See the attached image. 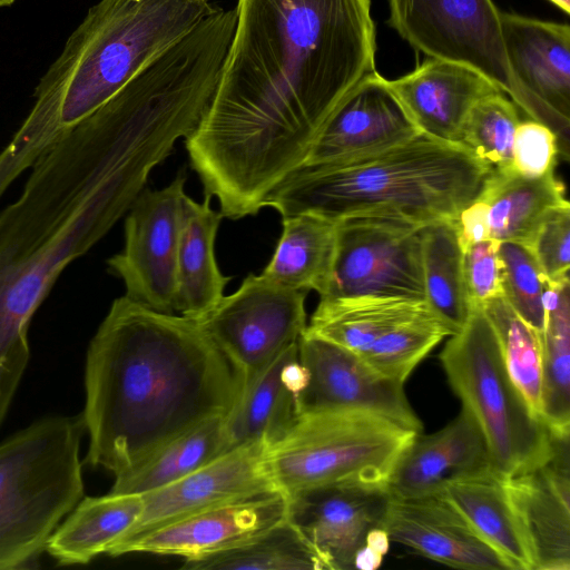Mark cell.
Listing matches in <instances>:
<instances>
[{
    "label": "cell",
    "mask_w": 570,
    "mask_h": 570,
    "mask_svg": "<svg viewBox=\"0 0 570 570\" xmlns=\"http://www.w3.org/2000/svg\"><path fill=\"white\" fill-rule=\"evenodd\" d=\"M206 111L185 138L223 217L239 219L304 164L347 95L375 71L371 0H237Z\"/></svg>",
    "instance_id": "cell-1"
},
{
    "label": "cell",
    "mask_w": 570,
    "mask_h": 570,
    "mask_svg": "<svg viewBox=\"0 0 570 570\" xmlns=\"http://www.w3.org/2000/svg\"><path fill=\"white\" fill-rule=\"evenodd\" d=\"M160 159L141 120L102 106L33 163L0 210V423L27 367L32 316L63 269L131 207Z\"/></svg>",
    "instance_id": "cell-2"
},
{
    "label": "cell",
    "mask_w": 570,
    "mask_h": 570,
    "mask_svg": "<svg viewBox=\"0 0 570 570\" xmlns=\"http://www.w3.org/2000/svg\"><path fill=\"white\" fill-rule=\"evenodd\" d=\"M85 387L87 460L118 476L194 428L228 416L244 382L200 321L124 295L90 341Z\"/></svg>",
    "instance_id": "cell-3"
},
{
    "label": "cell",
    "mask_w": 570,
    "mask_h": 570,
    "mask_svg": "<svg viewBox=\"0 0 570 570\" xmlns=\"http://www.w3.org/2000/svg\"><path fill=\"white\" fill-rule=\"evenodd\" d=\"M217 9L214 0H100L91 7L0 153V193Z\"/></svg>",
    "instance_id": "cell-4"
},
{
    "label": "cell",
    "mask_w": 570,
    "mask_h": 570,
    "mask_svg": "<svg viewBox=\"0 0 570 570\" xmlns=\"http://www.w3.org/2000/svg\"><path fill=\"white\" fill-rule=\"evenodd\" d=\"M492 167L460 144L419 134L345 160L303 165L265 199L282 217L384 218L419 227L454 220Z\"/></svg>",
    "instance_id": "cell-5"
},
{
    "label": "cell",
    "mask_w": 570,
    "mask_h": 570,
    "mask_svg": "<svg viewBox=\"0 0 570 570\" xmlns=\"http://www.w3.org/2000/svg\"><path fill=\"white\" fill-rule=\"evenodd\" d=\"M82 417L42 419L0 443V569L26 566L81 500Z\"/></svg>",
    "instance_id": "cell-6"
},
{
    "label": "cell",
    "mask_w": 570,
    "mask_h": 570,
    "mask_svg": "<svg viewBox=\"0 0 570 570\" xmlns=\"http://www.w3.org/2000/svg\"><path fill=\"white\" fill-rule=\"evenodd\" d=\"M448 381L479 425L492 468L509 478L540 466L552 436L509 376L493 328L479 306L440 353Z\"/></svg>",
    "instance_id": "cell-7"
},
{
    "label": "cell",
    "mask_w": 570,
    "mask_h": 570,
    "mask_svg": "<svg viewBox=\"0 0 570 570\" xmlns=\"http://www.w3.org/2000/svg\"><path fill=\"white\" fill-rule=\"evenodd\" d=\"M417 433L360 411L301 414L266 452L276 489L287 500L314 488L357 482L383 485Z\"/></svg>",
    "instance_id": "cell-8"
},
{
    "label": "cell",
    "mask_w": 570,
    "mask_h": 570,
    "mask_svg": "<svg viewBox=\"0 0 570 570\" xmlns=\"http://www.w3.org/2000/svg\"><path fill=\"white\" fill-rule=\"evenodd\" d=\"M387 1L390 24L416 51L476 70L529 116V100L507 58L501 11L492 0Z\"/></svg>",
    "instance_id": "cell-9"
},
{
    "label": "cell",
    "mask_w": 570,
    "mask_h": 570,
    "mask_svg": "<svg viewBox=\"0 0 570 570\" xmlns=\"http://www.w3.org/2000/svg\"><path fill=\"white\" fill-rule=\"evenodd\" d=\"M424 301L421 227L394 219L337 222L330 279L320 299Z\"/></svg>",
    "instance_id": "cell-10"
},
{
    "label": "cell",
    "mask_w": 570,
    "mask_h": 570,
    "mask_svg": "<svg viewBox=\"0 0 570 570\" xmlns=\"http://www.w3.org/2000/svg\"><path fill=\"white\" fill-rule=\"evenodd\" d=\"M306 294L263 274H249L236 292L199 320L239 370L244 391L306 331Z\"/></svg>",
    "instance_id": "cell-11"
},
{
    "label": "cell",
    "mask_w": 570,
    "mask_h": 570,
    "mask_svg": "<svg viewBox=\"0 0 570 570\" xmlns=\"http://www.w3.org/2000/svg\"><path fill=\"white\" fill-rule=\"evenodd\" d=\"M185 181L179 174L168 186L139 194L125 220L124 249L107 261L128 298L166 314L175 312Z\"/></svg>",
    "instance_id": "cell-12"
},
{
    "label": "cell",
    "mask_w": 570,
    "mask_h": 570,
    "mask_svg": "<svg viewBox=\"0 0 570 570\" xmlns=\"http://www.w3.org/2000/svg\"><path fill=\"white\" fill-rule=\"evenodd\" d=\"M298 360L308 371L307 385L297 396L299 415L368 412L423 432L403 383L381 376L354 352L305 331L298 341Z\"/></svg>",
    "instance_id": "cell-13"
},
{
    "label": "cell",
    "mask_w": 570,
    "mask_h": 570,
    "mask_svg": "<svg viewBox=\"0 0 570 570\" xmlns=\"http://www.w3.org/2000/svg\"><path fill=\"white\" fill-rule=\"evenodd\" d=\"M267 449L261 442L238 446L173 483L141 494L140 517L107 553L120 556L131 541L216 505L278 491L268 473Z\"/></svg>",
    "instance_id": "cell-14"
},
{
    "label": "cell",
    "mask_w": 570,
    "mask_h": 570,
    "mask_svg": "<svg viewBox=\"0 0 570 570\" xmlns=\"http://www.w3.org/2000/svg\"><path fill=\"white\" fill-rule=\"evenodd\" d=\"M507 58L529 105V116L549 126L568 149L570 28L501 12Z\"/></svg>",
    "instance_id": "cell-15"
},
{
    "label": "cell",
    "mask_w": 570,
    "mask_h": 570,
    "mask_svg": "<svg viewBox=\"0 0 570 570\" xmlns=\"http://www.w3.org/2000/svg\"><path fill=\"white\" fill-rule=\"evenodd\" d=\"M279 491L230 501L165 527L128 543L121 554L146 552L185 560L219 553L249 542L288 517Z\"/></svg>",
    "instance_id": "cell-16"
},
{
    "label": "cell",
    "mask_w": 570,
    "mask_h": 570,
    "mask_svg": "<svg viewBox=\"0 0 570 570\" xmlns=\"http://www.w3.org/2000/svg\"><path fill=\"white\" fill-rule=\"evenodd\" d=\"M569 444L556 443L538 468L505 478L533 570L570 569Z\"/></svg>",
    "instance_id": "cell-17"
},
{
    "label": "cell",
    "mask_w": 570,
    "mask_h": 570,
    "mask_svg": "<svg viewBox=\"0 0 570 570\" xmlns=\"http://www.w3.org/2000/svg\"><path fill=\"white\" fill-rule=\"evenodd\" d=\"M390 498L383 485L330 484L288 499V517L333 570H345L353 568V556L366 533L381 527Z\"/></svg>",
    "instance_id": "cell-18"
},
{
    "label": "cell",
    "mask_w": 570,
    "mask_h": 570,
    "mask_svg": "<svg viewBox=\"0 0 570 570\" xmlns=\"http://www.w3.org/2000/svg\"><path fill=\"white\" fill-rule=\"evenodd\" d=\"M419 134L390 89L387 79L375 70L363 78L333 112L303 165L350 159Z\"/></svg>",
    "instance_id": "cell-19"
},
{
    "label": "cell",
    "mask_w": 570,
    "mask_h": 570,
    "mask_svg": "<svg viewBox=\"0 0 570 570\" xmlns=\"http://www.w3.org/2000/svg\"><path fill=\"white\" fill-rule=\"evenodd\" d=\"M381 528L391 541L450 567L510 570L439 492L390 498Z\"/></svg>",
    "instance_id": "cell-20"
},
{
    "label": "cell",
    "mask_w": 570,
    "mask_h": 570,
    "mask_svg": "<svg viewBox=\"0 0 570 570\" xmlns=\"http://www.w3.org/2000/svg\"><path fill=\"white\" fill-rule=\"evenodd\" d=\"M387 85L421 134L451 144L461 142L469 114L480 99L503 92L465 65L431 57Z\"/></svg>",
    "instance_id": "cell-21"
},
{
    "label": "cell",
    "mask_w": 570,
    "mask_h": 570,
    "mask_svg": "<svg viewBox=\"0 0 570 570\" xmlns=\"http://www.w3.org/2000/svg\"><path fill=\"white\" fill-rule=\"evenodd\" d=\"M491 460L483 434L462 407L441 430L417 433L391 472L385 489L391 498H414L435 493L458 475L490 468Z\"/></svg>",
    "instance_id": "cell-22"
},
{
    "label": "cell",
    "mask_w": 570,
    "mask_h": 570,
    "mask_svg": "<svg viewBox=\"0 0 570 570\" xmlns=\"http://www.w3.org/2000/svg\"><path fill=\"white\" fill-rule=\"evenodd\" d=\"M510 570H533L509 499L505 478L492 466L445 481L438 491Z\"/></svg>",
    "instance_id": "cell-23"
},
{
    "label": "cell",
    "mask_w": 570,
    "mask_h": 570,
    "mask_svg": "<svg viewBox=\"0 0 570 570\" xmlns=\"http://www.w3.org/2000/svg\"><path fill=\"white\" fill-rule=\"evenodd\" d=\"M476 198L487 206L491 238L528 248L549 215L570 206L554 171L530 178L512 167L491 168Z\"/></svg>",
    "instance_id": "cell-24"
},
{
    "label": "cell",
    "mask_w": 570,
    "mask_h": 570,
    "mask_svg": "<svg viewBox=\"0 0 570 570\" xmlns=\"http://www.w3.org/2000/svg\"><path fill=\"white\" fill-rule=\"evenodd\" d=\"M210 196L202 203L186 195L177 253L175 312L202 320L224 297L230 277L217 266L214 244L222 213L210 207Z\"/></svg>",
    "instance_id": "cell-25"
},
{
    "label": "cell",
    "mask_w": 570,
    "mask_h": 570,
    "mask_svg": "<svg viewBox=\"0 0 570 570\" xmlns=\"http://www.w3.org/2000/svg\"><path fill=\"white\" fill-rule=\"evenodd\" d=\"M138 494L108 493L80 500L47 542V550L62 564L88 563L107 553L136 523L142 511Z\"/></svg>",
    "instance_id": "cell-26"
},
{
    "label": "cell",
    "mask_w": 570,
    "mask_h": 570,
    "mask_svg": "<svg viewBox=\"0 0 570 570\" xmlns=\"http://www.w3.org/2000/svg\"><path fill=\"white\" fill-rule=\"evenodd\" d=\"M432 313L424 301L405 298L320 299L306 332L360 355L395 327Z\"/></svg>",
    "instance_id": "cell-27"
},
{
    "label": "cell",
    "mask_w": 570,
    "mask_h": 570,
    "mask_svg": "<svg viewBox=\"0 0 570 570\" xmlns=\"http://www.w3.org/2000/svg\"><path fill=\"white\" fill-rule=\"evenodd\" d=\"M282 218V235L262 274L286 287L312 289L321 296L333 266L337 222L309 214Z\"/></svg>",
    "instance_id": "cell-28"
},
{
    "label": "cell",
    "mask_w": 570,
    "mask_h": 570,
    "mask_svg": "<svg viewBox=\"0 0 570 570\" xmlns=\"http://www.w3.org/2000/svg\"><path fill=\"white\" fill-rule=\"evenodd\" d=\"M298 342L283 351L244 391L225 420L228 451L261 442L272 446L299 416L297 397L282 381L281 368Z\"/></svg>",
    "instance_id": "cell-29"
},
{
    "label": "cell",
    "mask_w": 570,
    "mask_h": 570,
    "mask_svg": "<svg viewBox=\"0 0 570 570\" xmlns=\"http://www.w3.org/2000/svg\"><path fill=\"white\" fill-rule=\"evenodd\" d=\"M569 281H546L544 326L540 335L542 397L540 417L553 435L570 434Z\"/></svg>",
    "instance_id": "cell-30"
},
{
    "label": "cell",
    "mask_w": 570,
    "mask_h": 570,
    "mask_svg": "<svg viewBox=\"0 0 570 570\" xmlns=\"http://www.w3.org/2000/svg\"><path fill=\"white\" fill-rule=\"evenodd\" d=\"M421 252L425 303L454 334L472 309L454 220L421 227Z\"/></svg>",
    "instance_id": "cell-31"
},
{
    "label": "cell",
    "mask_w": 570,
    "mask_h": 570,
    "mask_svg": "<svg viewBox=\"0 0 570 570\" xmlns=\"http://www.w3.org/2000/svg\"><path fill=\"white\" fill-rule=\"evenodd\" d=\"M226 417H216L194 428L138 466L115 476L110 493L141 495L173 483L225 454L228 452Z\"/></svg>",
    "instance_id": "cell-32"
},
{
    "label": "cell",
    "mask_w": 570,
    "mask_h": 570,
    "mask_svg": "<svg viewBox=\"0 0 570 570\" xmlns=\"http://www.w3.org/2000/svg\"><path fill=\"white\" fill-rule=\"evenodd\" d=\"M187 570H333L328 560L287 517L239 547L185 560Z\"/></svg>",
    "instance_id": "cell-33"
},
{
    "label": "cell",
    "mask_w": 570,
    "mask_h": 570,
    "mask_svg": "<svg viewBox=\"0 0 570 570\" xmlns=\"http://www.w3.org/2000/svg\"><path fill=\"white\" fill-rule=\"evenodd\" d=\"M480 307L493 328L509 376L540 417L542 356L539 333L514 312L503 296Z\"/></svg>",
    "instance_id": "cell-34"
},
{
    "label": "cell",
    "mask_w": 570,
    "mask_h": 570,
    "mask_svg": "<svg viewBox=\"0 0 570 570\" xmlns=\"http://www.w3.org/2000/svg\"><path fill=\"white\" fill-rule=\"evenodd\" d=\"M451 331L429 313L406 322L376 340L358 356L374 372L403 383Z\"/></svg>",
    "instance_id": "cell-35"
},
{
    "label": "cell",
    "mask_w": 570,
    "mask_h": 570,
    "mask_svg": "<svg viewBox=\"0 0 570 570\" xmlns=\"http://www.w3.org/2000/svg\"><path fill=\"white\" fill-rule=\"evenodd\" d=\"M520 121L517 105L505 94L488 95L470 111L460 144L492 168L511 167Z\"/></svg>",
    "instance_id": "cell-36"
},
{
    "label": "cell",
    "mask_w": 570,
    "mask_h": 570,
    "mask_svg": "<svg viewBox=\"0 0 570 570\" xmlns=\"http://www.w3.org/2000/svg\"><path fill=\"white\" fill-rule=\"evenodd\" d=\"M502 296L514 312L538 333L544 326L546 277L530 248L501 242Z\"/></svg>",
    "instance_id": "cell-37"
},
{
    "label": "cell",
    "mask_w": 570,
    "mask_h": 570,
    "mask_svg": "<svg viewBox=\"0 0 570 570\" xmlns=\"http://www.w3.org/2000/svg\"><path fill=\"white\" fill-rule=\"evenodd\" d=\"M560 153L556 132L538 120L520 121L513 137L511 167L521 176L538 178L554 171Z\"/></svg>",
    "instance_id": "cell-38"
},
{
    "label": "cell",
    "mask_w": 570,
    "mask_h": 570,
    "mask_svg": "<svg viewBox=\"0 0 570 570\" xmlns=\"http://www.w3.org/2000/svg\"><path fill=\"white\" fill-rule=\"evenodd\" d=\"M530 249L547 281H569L570 206L549 215L540 226Z\"/></svg>",
    "instance_id": "cell-39"
},
{
    "label": "cell",
    "mask_w": 570,
    "mask_h": 570,
    "mask_svg": "<svg viewBox=\"0 0 570 570\" xmlns=\"http://www.w3.org/2000/svg\"><path fill=\"white\" fill-rule=\"evenodd\" d=\"M500 242L489 238L463 250V273L472 306L502 296Z\"/></svg>",
    "instance_id": "cell-40"
},
{
    "label": "cell",
    "mask_w": 570,
    "mask_h": 570,
    "mask_svg": "<svg viewBox=\"0 0 570 570\" xmlns=\"http://www.w3.org/2000/svg\"><path fill=\"white\" fill-rule=\"evenodd\" d=\"M462 252L475 243L491 238L487 206L476 197L454 219Z\"/></svg>",
    "instance_id": "cell-41"
},
{
    "label": "cell",
    "mask_w": 570,
    "mask_h": 570,
    "mask_svg": "<svg viewBox=\"0 0 570 570\" xmlns=\"http://www.w3.org/2000/svg\"><path fill=\"white\" fill-rule=\"evenodd\" d=\"M383 554L363 544L353 556L352 566L360 570H375L383 562Z\"/></svg>",
    "instance_id": "cell-42"
},
{
    "label": "cell",
    "mask_w": 570,
    "mask_h": 570,
    "mask_svg": "<svg viewBox=\"0 0 570 570\" xmlns=\"http://www.w3.org/2000/svg\"><path fill=\"white\" fill-rule=\"evenodd\" d=\"M390 542L387 532L381 527H375L366 533L364 544L385 556L389 551Z\"/></svg>",
    "instance_id": "cell-43"
},
{
    "label": "cell",
    "mask_w": 570,
    "mask_h": 570,
    "mask_svg": "<svg viewBox=\"0 0 570 570\" xmlns=\"http://www.w3.org/2000/svg\"><path fill=\"white\" fill-rule=\"evenodd\" d=\"M556 6H558L562 11L569 13L570 9V0H550Z\"/></svg>",
    "instance_id": "cell-44"
},
{
    "label": "cell",
    "mask_w": 570,
    "mask_h": 570,
    "mask_svg": "<svg viewBox=\"0 0 570 570\" xmlns=\"http://www.w3.org/2000/svg\"><path fill=\"white\" fill-rule=\"evenodd\" d=\"M14 0H0V7L10 6Z\"/></svg>",
    "instance_id": "cell-45"
}]
</instances>
